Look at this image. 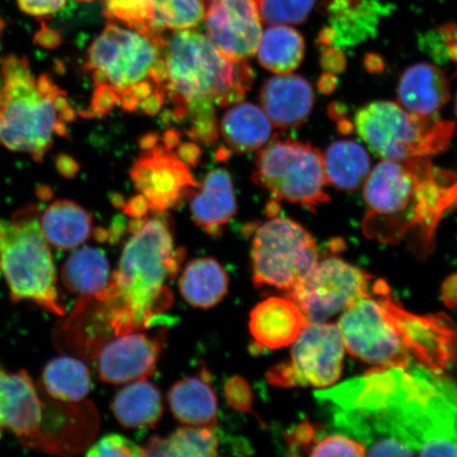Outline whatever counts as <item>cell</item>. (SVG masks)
I'll return each mask as SVG.
<instances>
[{"mask_svg": "<svg viewBox=\"0 0 457 457\" xmlns=\"http://www.w3.org/2000/svg\"><path fill=\"white\" fill-rule=\"evenodd\" d=\"M128 228L131 237L107 287L98 295L79 296L74 306L100 342L153 327L173 303L167 282L176 278L186 255L184 249L175 248L167 212L133 219Z\"/></svg>", "mask_w": 457, "mask_h": 457, "instance_id": "1", "label": "cell"}, {"mask_svg": "<svg viewBox=\"0 0 457 457\" xmlns=\"http://www.w3.org/2000/svg\"><path fill=\"white\" fill-rule=\"evenodd\" d=\"M364 236L387 245L405 243L420 257L432 253L442 220L457 208V170L430 157L384 160L364 182Z\"/></svg>", "mask_w": 457, "mask_h": 457, "instance_id": "2", "label": "cell"}, {"mask_svg": "<svg viewBox=\"0 0 457 457\" xmlns=\"http://www.w3.org/2000/svg\"><path fill=\"white\" fill-rule=\"evenodd\" d=\"M0 73V145L43 162L55 137L67 136L76 119L67 94L49 77L34 76L19 56L3 60Z\"/></svg>", "mask_w": 457, "mask_h": 457, "instance_id": "3", "label": "cell"}, {"mask_svg": "<svg viewBox=\"0 0 457 457\" xmlns=\"http://www.w3.org/2000/svg\"><path fill=\"white\" fill-rule=\"evenodd\" d=\"M162 56L167 66L165 94L174 106L198 102L232 106L244 101L254 82L248 61L230 59L193 29L165 37Z\"/></svg>", "mask_w": 457, "mask_h": 457, "instance_id": "4", "label": "cell"}, {"mask_svg": "<svg viewBox=\"0 0 457 457\" xmlns=\"http://www.w3.org/2000/svg\"><path fill=\"white\" fill-rule=\"evenodd\" d=\"M0 271L11 300L30 301L55 316H65L54 257L36 205L20 210L10 220L0 219Z\"/></svg>", "mask_w": 457, "mask_h": 457, "instance_id": "5", "label": "cell"}, {"mask_svg": "<svg viewBox=\"0 0 457 457\" xmlns=\"http://www.w3.org/2000/svg\"><path fill=\"white\" fill-rule=\"evenodd\" d=\"M355 129L376 155L393 162L431 158L447 151L455 133L453 121L420 116L390 101L360 108Z\"/></svg>", "mask_w": 457, "mask_h": 457, "instance_id": "6", "label": "cell"}, {"mask_svg": "<svg viewBox=\"0 0 457 457\" xmlns=\"http://www.w3.org/2000/svg\"><path fill=\"white\" fill-rule=\"evenodd\" d=\"M253 180L277 200L314 210L329 202L323 155L310 143L276 140L262 148Z\"/></svg>", "mask_w": 457, "mask_h": 457, "instance_id": "7", "label": "cell"}, {"mask_svg": "<svg viewBox=\"0 0 457 457\" xmlns=\"http://www.w3.org/2000/svg\"><path fill=\"white\" fill-rule=\"evenodd\" d=\"M318 261L316 241L298 222L272 216L255 228L251 264L256 288L273 287L288 293Z\"/></svg>", "mask_w": 457, "mask_h": 457, "instance_id": "8", "label": "cell"}, {"mask_svg": "<svg viewBox=\"0 0 457 457\" xmlns=\"http://www.w3.org/2000/svg\"><path fill=\"white\" fill-rule=\"evenodd\" d=\"M388 288L384 279H374L350 262L331 256L318 261L286 296L301 308L308 322H325L360 299Z\"/></svg>", "mask_w": 457, "mask_h": 457, "instance_id": "9", "label": "cell"}, {"mask_svg": "<svg viewBox=\"0 0 457 457\" xmlns=\"http://www.w3.org/2000/svg\"><path fill=\"white\" fill-rule=\"evenodd\" d=\"M162 56V46L133 29L110 21L90 45L86 70L95 86L106 85L121 99L136 85L152 79L153 68Z\"/></svg>", "mask_w": 457, "mask_h": 457, "instance_id": "10", "label": "cell"}, {"mask_svg": "<svg viewBox=\"0 0 457 457\" xmlns=\"http://www.w3.org/2000/svg\"><path fill=\"white\" fill-rule=\"evenodd\" d=\"M390 294L387 289L360 299L342 313L338 328L353 357L381 369L407 370L413 363L388 308Z\"/></svg>", "mask_w": 457, "mask_h": 457, "instance_id": "11", "label": "cell"}, {"mask_svg": "<svg viewBox=\"0 0 457 457\" xmlns=\"http://www.w3.org/2000/svg\"><path fill=\"white\" fill-rule=\"evenodd\" d=\"M345 345L338 325L310 322L293 343L287 361L267 374L271 385L281 387H328L339 380Z\"/></svg>", "mask_w": 457, "mask_h": 457, "instance_id": "12", "label": "cell"}, {"mask_svg": "<svg viewBox=\"0 0 457 457\" xmlns=\"http://www.w3.org/2000/svg\"><path fill=\"white\" fill-rule=\"evenodd\" d=\"M129 176L153 213L179 208L200 187L188 165L177 156L173 148L159 143L142 150L129 170Z\"/></svg>", "mask_w": 457, "mask_h": 457, "instance_id": "13", "label": "cell"}, {"mask_svg": "<svg viewBox=\"0 0 457 457\" xmlns=\"http://www.w3.org/2000/svg\"><path fill=\"white\" fill-rule=\"evenodd\" d=\"M387 304L412 363L434 374L447 370L457 355V328L450 318L445 313L420 316L410 312L391 295Z\"/></svg>", "mask_w": 457, "mask_h": 457, "instance_id": "14", "label": "cell"}, {"mask_svg": "<svg viewBox=\"0 0 457 457\" xmlns=\"http://www.w3.org/2000/svg\"><path fill=\"white\" fill-rule=\"evenodd\" d=\"M163 331L150 335L138 330L103 342L90 363L99 378L110 385H128L154 374L164 342Z\"/></svg>", "mask_w": 457, "mask_h": 457, "instance_id": "15", "label": "cell"}, {"mask_svg": "<svg viewBox=\"0 0 457 457\" xmlns=\"http://www.w3.org/2000/svg\"><path fill=\"white\" fill-rule=\"evenodd\" d=\"M204 20L210 41L230 59L256 54L262 33L257 0H207Z\"/></svg>", "mask_w": 457, "mask_h": 457, "instance_id": "16", "label": "cell"}, {"mask_svg": "<svg viewBox=\"0 0 457 457\" xmlns=\"http://www.w3.org/2000/svg\"><path fill=\"white\" fill-rule=\"evenodd\" d=\"M46 410L26 370L11 373L0 368V428L12 432L26 447L38 449Z\"/></svg>", "mask_w": 457, "mask_h": 457, "instance_id": "17", "label": "cell"}, {"mask_svg": "<svg viewBox=\"0 0 457 457\" xmlns=\"http://www.w3.org/2000/svg\"><path fill=\"white\" fill-rule=\"evenodd\" d=\"M262 110L276 129L300 128L310 118L314 91L306 79L294 74H278L268 79L260 91Z\"/></svg>", "mask_w": 457, "mask_h": 457, "instance_id": "18", "label": "cell"}, {"mask_svg": "<svg viewBox=\"0 0 457 457\" xmlns=\"http://www.w3.org/2000/svg\"><path fill=\"white\" fill-rule=\"evenodd\" d=\"M308 323L304 312L293 300L272 296L251 312L249 329L256 345L278 350L293 345Z\"/></svg>", "mask_w": 457, "mask_h": 457, "instance_id": "19", "label": "cell"}, {"mask_svg": "<svg viewBox=\"0 0 457 457\" xmlns=\"http://www.w3.org/2000/svg\"><path fill=\"white\" fill-rule=\"evenodd\" d=\"M190 199L194 222L211 237H220L237 212L232 177L225 169L210 170Z\"/></svg>", "mask_w": 457, "mask_h": 457, "instance_id": "20", "label": "cell"}, {"mask_svg": "<svg viewBox=\"0 0 457 457\" xmlns=\"http://www.w3.org/2000/svg\"><path fill=\"white\" fill-rule=\"evenodd\" d=\"M398 100L405 110L433 117L450 100V82L441 68L419 62L405 70L398 83Z\"/></svg>", "mask_w": 457, "mask_h": 457, "instance_id": "21", "label": "cell"}, {"mask_svg": "<svg viewBox=\"0 0 457 457\" xmlns=\"http://www.w3.org/2000/svg\"><path fill=\"white\" fill-rule=\"evenodd\" d=\"M273 128L262 107L242 101L224 113L220 122V134L228 151L248 154L262 150L271 141Z\"/></svg>", "mask_w": 457, "mask_h": 457, "instance_id": "22", "label": "cell"}, {"mask_svg": "<svg viewBox=\"0 0 457 457\" xmlns=\"http://www.w3.org/2000/svg\"><path fill=\"white\" fill-rule=\"evenodd\" d=\"M175 419L186 426L215 427L219 420L216 394L204 375L177 381L169 392Z\"/></svg>", "mask_w": 457, "mask_h": 457, "instance_id": "23", "label": "cell"}, {"mask_svg": "<svg viewBox=\"0 0 457 457\" xmlns=\"http://www.w3.org/2000/svg\"><path fill=\"white\" fill-rule=\"evenodd\" d=\"M39 220L45 238L59 250L77 249L94 233L93 217L70 199L56 200L48 205Z\"/></svg>", "mask_w": 457, "mask_h": 457, "instance_id": "24", "label": "cell"}, {"mask_svg": "<svg viewBox=\"0 0 457 457\" xmlns=\"http://www.w3.org/2000/svg\"><path fill=\"white\" fill-rule=\"evenodd\" d=\"M179 290L188 304L208 310L219 304L228 291V277L213 257H199L185 268Z\"/></svg>", "mask_w": 457, "mask_h": 457, "instance_id": "25", "label": "cell"}, {"mask_svg": "<svg viewBox=\"0 0 457 457\" xmlns=\"http://www.w3.org/2000/svg\"><path fill=\"white\" fill-rule=\"evenodd\" d=\"M112 409L124 428H153L163 414L162 393L145 379L130 382L116 394Z\"/></svg>", "mask_w": 457, "mask_h": 457, "instance_id": "26", "label": "cell"}, {"mask_svg": "<svg viewBox=\"0 0 457 457\" xmlns=\"http://www.w3.org/2000/svg\"><path fill=\"white\" fill-rule=\"evenodd\" d=\"M42 386L46 395L55 402L81 403L91 391L90 370L82 359L67 353L46 364Z\"/></svg>", "mask_w": 457, "mask_h": 457, "instance_id": "27", "label": "cell"}, {"mask_svg": "<svg viewBox=\"0 0 457 457\" xmlns=\"http://www.w3.org/2000/svg\"><path fill=\"white\" fill-rule=\"evenodd\" d=\"M110 262L102 250L93 247L77 248L62 267V285L79 296L98 295L111 281Z\"/></svg>", "mask_w": 457, "mask_h": 457, "instance_id": "28", "label": "cell"}, {"mask_svg": "<svg viewBox=\"0 0 457 457\" xmlns=\"http://www.w3.org/2000/svg\"><path fill=\"white\" fill-rule=\"evenodd\" d=\"M256 54L260 64L268 71L289 74L304 59V37L288 25H270L262 33Z\"/></svg>", "mask_w": 457, "mask_h": 457, "instance_id": "29", "label": "cell"}, {"mask_svg": "<svg viewBox=\"0 0 457 457\" xmlns=\"http://www.w3.org/2000/svg\"><path fill=\"white\" fill-rule=\"evenodd\" d=\"M328 184L342 191H355L364 185L370 173V158L359 143L339 140L323 155Z\"/></svg>", "mask_w": 457, "mask_h": 457, "instance_id": "30", "label": "cell"}, {"mask_svg": "<svg viewBox=\"0 0 457 457\" xmlns=\"http://www.w3.org/2000/svg\"><path fill=\"white\" fill-rule=\"evenodd\" d=\"M220 437L214 427L187 426L167 437H153L142 447L145 456L204 457L219 455Z\"/></svg>", "mask_w": 457, "mask_h": 457, "instance_id": "31", "label": "cell"}, {"mask_svg": "<svg viewBox=\"0 0 457 457\" xmlns=\"http://www.w3.org/2000/svg\"><path fill=\"white\" fill-rule=\"evenodd\" d=\"M378 17L373 3L367 0L330 16L331 46L341 48L361 43L374 33Z\"/></svg>", "mask_w": 457, "mask_h": 457, "instance_id": "32", "label": "cell"}, {"mask_svg": "<svg viewBox=\"0 0 457 457\" xmlns=\"http://www.w3.org/2000/svg\"><path fill=\"white\" fill-rule=\"evenodd\" d=\"M106 19L133 29L160 46L167 33L159 34L155 28V0H103Z\"/></svg>", "mask_w": 457, "mask_h": 457, "instance_id": "33", "label": "cell"}, {"mask_svg": "<svg viewBox=\"0 0 457 457\" xmlns=\"http://www.w3.org/2000/svg\"><path fill=\"white\" fill-rule=\"evenodd\" d=\"M205 0H155V28L159 34L179 31L202 24Z\"/></svg>", "mask_w": 457, "mask_h": 457, "instance_id": "34", "label": "cell"}, {"mask_svg": "<svg viewBox=\"0 0 457 457\" xmlns=\"http://www.w3.org/2000/svg\"><path fill=\"white\" fill-rule=\"evenodd\" d=\"M317 0H257L267 25H301L310 17Z\"/></svg>", "mask_w": 457, "mask_h": 457, "instance_id": "35", "label": "cell"}, {"mask_svg": "<svg viewBox=\"0 0 457 457\" xmlns=\"http://www.w3.org/2000/svg\"><path fill=\"white\" fill-rule=\"evenodd\" d=\"M307 453L311 456L331 457H360L367 455V448L362 443L347 436L334 434V436L316 438L313 436Z\"/></svg>", "mask_w": 457, "mask_h": 457, "instance_id": "36", "label": "cell"}, {"mask_svg": "<svg viewBox=\"0 0 457 457\" xmlns=\"http://www.w3.org/2000/svg\"><path fill=\"white\" fill-rule=\"evenodd\" d=\"M86 456L138 457L145 456L142 447L120 434H108L91 445Z\"/></svg>", "mask_w": 457, "mask_h": 457, "instance_id": "37", "label": "cell"}, {"mask_svg": "<svg viewBox=\"0 0 457 457\" xmlns=\"http://www.w3.org/2000/svg\"><path fill=\"white\" fill-rule=\"evenodd\" d=\"M225 396L233 409L251 413L253 404V393L247 381L242 377H233L225 386Z\"/></svg>", "mask_w": 457, "mask_h": 457, "instance_id": "38", "label": "cell"}, {"mask_svg": "<svg viewBox=\"0 0 457 457\" xmlns=\"http://www.w3.org/2000/svg\"><path fill=\"white\" fill-rule=\"evenodd\" d=\"M119 95L106 85H96L94 88L93 99L87 111L82 112V117L96 118L106 116L114 106L119 105Z\"/></svg>", "mask_w": 457, "mask_h": 457, "instance_id": "39", "label": "cell"}, {"mask_svg": "<svg viewBox=\"0 0 457 457\" xmlns=\"http://www.w3.org/2000/svg\"><path fill=\"white\" fill-rule=\"evenodd\" d=\"M22 12L34 17H45L59 12L67 0H17Z\"/></svg>", "mask_w": 457, "mask_h": 457, "instance_id": "40", "label": "cell"}, {"mask_svg": "<svg viewBox=\"0 0 457 457\" xmlns=\"http://www.w3.org/2000/svg\"><path fill=\"white\" fill-rule=\"evenodd\" d=\"M321 64L325 71L337 74L345 71L346 57L339 48L334 46H322Z\"/></svg>", "mask_w": 457, "mask_h": 457, "instance_id": "41", "label": "cell"}, {"mask_svg": "<svg viewBox=\"0 0 457 457\" xmlns=\"http://www.w3.org/2000/svg\"><path fill=\"white\" fill-rule=\"evenodd\" d=\"M177 147V156L188 167H196L202 159L203 152L196 142L179 143Z\"/></svg>", "mask_w": 457, "mask_h": 457, "instance_id": "42", "label": "cell"}, {"mask_svg": "<svg viewBox=\"0 0 457 457\" xmlns=\"http://www.w3.org/2000/svg\"><path fill=\"white\" fill-rule=\"evenodd\" d=\"M122 209L123 212L130 216L131 219H143V217L147 216L148 212L151 211L146 199L140 195V194L139 195L131 197L127 203H124Z\"/></svg>", "mask_w": 457, "mask_h": 457, "instance_id": "43", "label": "cell"}, {"mask_svg": "<svg viewBox=\"0 0 457 457\" xmlns=\"http://www.w3.org/2000/svg\"><path fill=\"white\" fill-rule=\"evenodd\" d=\"M56 168L66 179H72L79 170V165L73 158L67 155H60L56 159Z\"/></svg>", "mask_w": 457, "mask_h": 457, "instance_id": "44", "label": "cell"}, {"mask_svg": "<svg viewBox=\"0 0 457 457\" xmlns=\"http://www.w3.org/2000/svg\"><path fill=\"white\" fill-rule=\"evenodd\" d=\"M37 39L46 48H54L60 44L59 34L51 30H46V29L42 33H38Z\"/></svg>", "mask_w": 457, "mask_h": 457, "instance_id": "45", "label": "cell"}, {"mask_svg": "<svg viewBox=\"0 0 457 457\" xmlns=\"http://www.w3.org/2000/svg\"><path fill=\"white\" fill-rule=\"evenodd\" d=\"M337 79L335 74L327 72L324 76L320 79L319 88L323 91L324 94H329L336 88Z\"/></svg>", "mask_w": 457, "mask_h": 457, "instance_id": "46", "label": "cell"}, {"mask_svg": "<svg viewBox=\"0 0 457 457\" xmlns=\"http://www.w3.org/2000/svg\"><path fill=\"white\" fill-rule=\"evenodd\" d=\"M162 142L165 146L174 148L180 143V134L176 129H169L165 131Z\"/></svg>", "mask_w": 457, "mask_h": 457, "instance_id": "47", "label": "cell"}, {"mask_svg": "<svg viewBox=\"0 0 457 457\" xmlns=\"http://www.w3.org/2000/svg\"><path fill=\"white\" fill-rule=\"evenodd\" d=\"M367 67L370 71H379L382 67V61L379 56L370 54L367 57Z\"/></svg>", "mask_w": 457, "mask_h": 457, "instance_id": "48", "label": "cell"}, {"mask_svg": "<svg viewBox=\"0 0 457 457\" xmlns=\"http://www.w3.org/2000/svg\"><path fill=\"white\" fill-rule=\"evenodd\" d=\"M158 143V136L156 134H148L145 137H142L140 140V146L142 150H146V148H150Z\"/></svg>", "mask_w": 457, "mask_h": 457, "instance_id": "49", "label": "cell"}, {"mask_svg": "<svg viewBox=\"0 0 457 457\" xmlns=\"http://www.w3.org/2000/svg\"><path fill=\"white\" fill-rule=\"evenodd\" d=\"M79 2H93V0H79Z\"/></svg>", "mask_w": 457, "mask_h": 457, "instance_id": "50", "label": "cell"}, {"mask_svg": "<svg viewBox=\"0 0 457 457\" xmlns=\"http://www.w3.org/2000/svg\"><path fill=\"white\" fill-rule=\"evenodd\" d=\"M456 114H457V98H456Z\"/></svg>", "mask_w": 457, "mask_h": 457, "instance_id": "51", "label": "cell"}]
</instances>
